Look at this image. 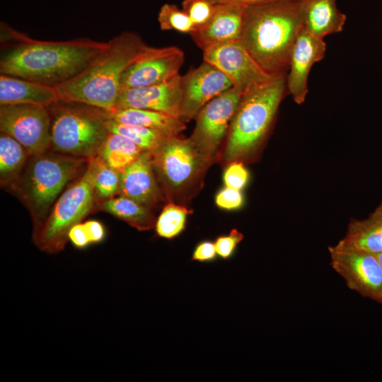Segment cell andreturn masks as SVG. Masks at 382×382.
Returning <instances> with one entry per match:
<instances>
[{
  "mask_svg": "<svg viewBox=\"0 0 382 382\" xmlns=\"http://www.w3.org/2000/svg\"><path fill=\"white\" fill-rule=\"evenodd\" d=\"M0 73L56 87L81 72L107 46L88 37L50 41L30 38L1 23Z\"/></svg>",
  "mask_w": 382,
  "mask_h": 382,
  "instance_id": "1",
  "label": "cell"
},
{
  "mask_svg": "<svg viewBox=\"0 0 382 382\" xmlns=\"http://www.w3.org/2000/svg\"><path fill=\"white\" fill-rule=\"evenodd\" d=\"M305 0H272L245 6L240 42L267 74L285 75L303 28Z\"/></svg>",
  "mask_w": 382,
  "mask_h": 382,
  "instance_id": "2",
  "label": "cell"
},
{
  "mask_svg": "<svg viewBox=\"0 0 382 382\" xmlns=\"http://www.w3.org/2000/svg\"><path fill=\"white\" fill-rule=\"evenodd\" d=\"M147 47L133 32L113 37L81 72L56 86L59 98L112 110L124 71Z\"/></svg>",
  "mask_w": 382,
  "mask_h": 382,
  "instance_id": "3",
  "label": "cell"
},
{
  "mask_svg": "<svg viewBox=\"0 0 382 382\" xmlns=\"http://www.w3.org/2000/svg\"><path fill=\"white\" fill-rule=\"evenodd\" d=\"M286 74L244 92L231 122L224 158H246L267 135L286 89Z\"/></svg>",
  "mask_w": 382,
  "mask_h": 382,
  "instance_id": "4",
  "label": "cell"
},
{
  "mask_svg": "<svg viewBox=\"0 0 382 382\" xmlns=\"http://www.w3.org/2000/svg\"><path fill=\"white\" fill-rule=\"evenodd\" d=\"M51 115L50 150L88 160L97 156L110 131V112L83 103L59 99Z\"/></svg>",
  "mask_w": 382,
  "mask_h": 382,
  "instance_id": "5",
  "label": "cell"
},
{
  "mask_svg": "<svg viewBox=\"0 0 382 382\" xmlns=\"http://www.w3.org/2000/svg\"><path fill=\"white\" fill-rule=\"evenodd\" d=\"M88 161L50 150L30 157L12 188L29 209L35 228L45 219L59 195Z\"/></svg>",
  "mask_w": 382,
  "mask_h": 382,
  "instance_id": "6",
  "label": "cell"
},
{
  "mask_svg": "<svg viewBox=\"0 0 382 382\" xmlns=\"http://www.w3.org/2000/svg\"><path fill=\"white\" fill-rule=\"evenodd\" d=\"M96 170V156L88 159L82 175L57 198L50 214L35 228L33 239L41 250L57 253L63 250L70 228L93 211Z\"/></svg>",
  "mask_w": 382,
  "mask_h": 382,
  "instance_id": "7",
  "label": "cell"
},
{
  "mask_svg": "<svg viewBox=\"0 0 382 382\" xmlns=\"http://www.w3.org/2000/svg\"><path fill=\"white\" fill-rule=\"evenodd\" d=\"M151 154L156 174L171 194L193 183L209 161L190 138L178 136L167 138Z\"/></svg>",
  "mask_w": 382,
  "mask_h": 382,
  "instance_id": "8",
  "label": "cell"
},
{
  "mask_svg": "<svg viewBox=\"0 0 382 382\" xmlns=\"http://www.w3.org/2000/svg\"><path fill=\"white\" fill-rule=\"evenodd\" d=\"M0 130L17 140L30 156L50 150L51 115L47 107L0 105Z\"/></svg>",
  "mask_w": 382,
  "mask_h": 382,
  "instance_id": "9",
  "label": "cell"
},
{
  "mask_svg": "<svg viewBox=\"0 0 382 382\" xmlns=\"http://www.w3.org/2000/svg\"><path fill=\"white\" fill-rule=\"evenodd\" d=\"M330 266L345 280L348 288L381 303L382 266L375 254L337 243L329 246Z\"/></svg>",
  "mask_w": 382,
  "mask_h": 382,
  "instance_id": "10",
  "label": "cell"
},
{
  "mask_svg": "<svg viewBox=\"0 0 382 382\" xmlns=\"http://www.w3.org/2000/svg\"><path fill=\"white\" fill-rule=\"evenodd\" d=\"M243 93L232 87L207 103L196 116L190 139L209 160L228 132Z\"/></svg>",
  "mask_w": 382,
  "mask_h": 382,
  "instance_id": "11",
  "label": "cell"
},
{
  "mask_svg": "<svg viewBox=\"0 0 382 382\" xmlns=\"http://www.w3.org/2000/svg\"><path fill=\"white\" fill-rule=\"evenodd\" d=\"M184 52L178 47H147L126 69L120 81V91L158 84L179 75Z\"/></svg>",
  "mask_w": 382,
  "mask_h": 382,
  "instance_id": "12",
  "label": "cell"
},
{
  "mask_svg": "<svg viewBox=\"0 0 382 382\" xmlns=\"http://www.w3.org/2000/svg\"><path fill=\"white\" fill-rule=\"evenodd\" d=\"M203 58L224 73L233 86L243 93L276 77L266 73L239 41L211 47L203 51Z\"/></svg>",
  "mask_w": 382,
  "mask_h": 382,
  "instance_id": "13",
  "label": "cell"
},
{
  "mask_svg": "<svg viewBox=\"0 0 382 382\" xmlns=\"http://www.w3.org/2000/svg\"><path fill=\"white\" fill-rule=\"evenodd\" d=\"M232 87L224 73L204 61L182 76L180 120L185 122L195 118L207 103Z\"/></svg>",
  "mask_w": 382,
  "mask_h": 382,
  "instance_id": "14",
  "label": "cell"
},
{
  "mask_svg": "<svg viewBox=\"0 0 382 382\" xmlns=\"http://www.w3.org/2000/svg\"><path fill=\"white\" fill-rule=\"evenodd\" d=\"M181 102L182 76L179 74L163 83L121 91L113 109H146L180 118Z\"/></svg>",
  "mask_w": 382,
  "mask_h": 382,
  "instance_id": "15",
  "label": "cell"
},
{
  "mask_svg": "<svg viewBox=\"0 0 382 382\" xmlns=\"http://www.w3.org/2000/svg\"><path fill=\"white\" fill-rule=\"evenodd\" d=\"M325 51L323 39L313 35L303 28L294 45L286 77V89L296 103L301 105L305 101L311 69L324 58Z\"/></svg>",
  "mask_w": 382,
  "mask_h": 382,
  "instance_id": "16",
  "label": "cell"
},
{
  "mask_svg": "<svg viewBox=\"0 0 382 382\" xmlns=\"http://www.w3.org/2000/svg\"><path fill=\"white\" fill-rule=\"evenodd\" d=\"M245 6L233 4H216L214 13L204 26L190 35L203 51L216 45L240 41Z\"/></svg>",
  "mask_w": 382,
  "mask_h": 382,
  "instance_id": "17",
  "label": "cell"
},
{
  "mask_svg": "<svg viewBox=\"0 0 382 382\" xmlns=\"http://www.w3.org/2000/svg\"><path fill=\"white\" fill-rule=\"evenodd\" d=\"M118 193L151 208L161 199L151 151H143L139 156L120 172Z\"/></svg>",
  "mask_w": 382,
  "mask_h": 382,
  "instance_id": "18",
  "label": "cell"
},
{
  "mask_svg": "<svg viewBox=\"0 0 382 382\" xmlns=\"http://www.w3.org/2000/svg\"><path fill=\"white\" fill-rule=\"evenodd\" d=\"M59 99L56 87L0 75V105L35 104L48 107Z\"/></svg>",
  "mask_w": 382,
  "mask_h": 382,
  "instance_id": "19",
  "label": "cell"
},
{
  "mask_svg": "<svg viewBox=\"0 0 382 382\" xmlns=\"http://www.w3.org/2000/svg\"><path fill=\"white\" fill-rule=\"evenodd\" d=\"M346 19L336 0H305L303 28L317 37L341 32Z\"/></svg>",
  "mask_w": 382,
  "mask_h": 382,
  "instance_id": "20",
  "label": "cell"
},
{
  "mask_svg": "<svg viewBox=\"0 0 382 382\" xmlns=\"http://www.w3.org/2000/svg\"><path fill=\"white\" fill-rule=\"evenodd\" d=\"M337 243L374 254L382 251V202L367 218L352 219Z\"/></svg>",
  "mask_w": 382,
  "mask_h": 382,
  "instance_id": "21",
  "label": "cell"
},
{
  "mask_svg": "<svg viewBox=\"0 0 382 382\" xmlns=\"http://www.w3.org/2000/svg\"><path fill=\"white\" fill-rule=\"evenodd\" d=\"M109 112L110 118L117 122L146 127L167 138L178 136L186 128L185 122L180 118L158 111L122 108Z\"/></svg>",
  "mask_w": 382,
  "mask_h": 382,
  "instance_id": "22",
  "label": "cell"
},
{
  "mask_svg": "<svg viewBox=\"0 0 382 382\" xmlns=\"http://www.w3.org/2000/svg\"><path fill=\"white\" fill-rule=\"evenodd\" d=\"M30 155L14 138L0 134V181L1 186L13 187L22 174Z\"/></svg>",
  "mask_w": 382,
  "mask_h": 382,
  "instance_id": "23",
  "label": "cell"
},
{
  "mask_svg": "<svg viewBox=\"0 0 382 382\" xmlns=\"http://www.w3.org/2000/svg\"><path fill=\"white\" fill-rule=\"evenodd\" d=\"M100 208L139 231H147L155 226L156 219L150 208L129 197L121 195L111 197L104 200Z\"/></svg>",
  "mask_w": 382,
  "mask_h": 382,
  "instance_id": "24",
  "label": "cell"
},
{
  "mask_svg": "<svg viewBox=\"0 0 382 382\" xmlns=\"http://www.w3.org/2000/svg\"><path fill=\"white\" fill-rule=\"evenodd\" d=\"M143 151L129 138L110 132L97 157L110 168L122 172L134 162Z\"/></svg>",
  "mask_w": 382,
  "mask_h": 382,
  "instance_id": "25",
  "label": "cell"
},
{
  "mask_svg": "<svg viewBox=\"0 0 382 382\" xmlns=\"http://www.w3.org/2000/svg\"><path fill=\"white\" fill-rule=\"evenodd\" d=\"M110 132L125 136L144 151H153L156 149L166 139L165 136L153 129L141 126L125 124L117 122L111 118L108 122Z\"/></svg>",
  "mask_w": 382,
  "mask_h": 382,
  "instance_id": "26",
  "label": "cell"
},
{
  "mask_svg": "<svg viewBox=\"0 0 382 382\" xmlns=\"http://www.w3.org/2000/svg\"><path fill=\"white\" fill-rule=\"evenodd\" d=\"M190 212L183 206L173 203L166 204L156 220V235L168 240L178 236L185 228Z\"/></svg>",
  "mask_w": 382,
  "mask_h": 382,
  "instance_id": "27",
  "label": "cell"
},
{
  "mask_svg": "<svg viewBox=\"0 0 382 382\" xmlns=\"http://www.w3.org/2000/svg\"><path fill=\"white\" fill-rule=\"evenodd\" d=\"M120 172L114 170L96 156V170L94 178V190L97 198L106 200L118 192Z\"/></svg>",
  "mask_w": 382,
  "mask_h": 382,
  "instance_id": "28",
  "label": "cell"
},
{
  "mask_svg": "<svg viewBox=\"0 0 382 382\" xmlns=\"http://www.w3.org/2000/svg\"><path fill=\"white\" fill-rule=\"evenodd\" d=\"M158 21L162 30H175L190 34L195 30L190 18L183 8H179L175 4H163L158 13Z\"/></svg>",
  "mask_w": 382,
  "mask_h": 382,
  "instance_id": "29",
  "label": "cell"
},
{
  "mask_svg": "<svg viewBox=\"0 0 382 382\" xmlns=\"http://www.w3.org/2000/svg\"><path fill=\"white\" fill-rule=\"evenodd\" d=\"M215 8L216 4L211 0H183L182 2V8L192 20L195 30L209 21Z\"/></svg>",
  "mask_w": 382,
  "mask_h": 382,
  "instance_id": "30",
  "label": "cell"
},
{
  "mask_svg": "<svg viewBox=\"0 0 382 382\" xmlns=\"http://www.w3.org/2000/svg\"><path fill=\"white\" fill-rule=\"evenodd\" d=\"M248 179V170L242 163L238 162V161H232L224 173V183L226 187L239 190L246 185Z\"/></svg>",
  "mask_w": 382,
  "mask_h": 382,
  "instance_id": "31",
  "label": "cell"
},
{
  "mask_svg": "<svg viewBox=\"0 0 382 382\" xmlns=\"http://www.w3.org/2000/svg\"><path fill=\"white\" fill-rule=\"evenodd\" d=\"M243 239V233L236 228L227 235L219 236L214 242L217 255L224 260L230 258Z\"/></svg>",
  "mask_w": 382,
  "mask_h": 382,
  "instance_id": "32",
  "label": "cell"
},
{
  "mask_svg": "<svg viewBox=\"0 0 382 382\" xmlns=\"http://www.w3.org/2000/svg\"><path fill=\"white\" fill-rule=\"evenodd\" d=\"M215 202L221 209L233 210L243 205V196L241 190L226 187L217 193Z\"/></svg>",
  "mask_w": 382,
  "mask_h": 382,
  "instance_id": "33",
  "label": "cell"
},
{
  "mask_svg": "<svg viewBox=\"0 0 382 382\" xmlns=\"http://www.w3.org/2000/svg\"><path fill=\"white\" fill-rule=\"evenodd\" d=\"M217 253L214 243L209 241H204L199 243L195 248L192 260L199 262H209L214 261Z\"/></svg>",
  "mask_w": 382,
  "mask_h": 382,
  "instance_id": "34",
  "label": "cell"
},
{
  "mask_svg": "<svg viewBox=\"0 0 382 382\" xmlns=\"http://www.w3.org/2000/svg\"><path fill=\"white\" fill-rule=\"evenodd\" d=\"M68 239L77 248H84L90 243V239L84 223H78L73 226L69 233Z\"/></svg>",
  "mask_w": 382,
  "mask_h": 382,
  "instance_id": "35",
  "label": "cell"
},
{
  "mask_svg": "<svg viewBox=\"0 0 382 382\" xmlns=\"http://www.w3.org/2000/svg\"><path fill=\"white\" fill-rule=\"evenodd\" d=\"M91 243L101 242L105 236L103 225L96 220H88L84 223Z\"/></svg>",
  "mask_w": 382,
  "mask_h": 382,
  "instance_id": "36",
  "label": "cell"
},
{
  "mask_svg": "<svg viewBox=\"0 0 382 382\" xmlns=\"http://www.w3.org/2000/svg\"><path fill=\"white\" fill-rule=\"evenodd\" d=\"M214 4H233L243 6L258 4L272 0H211Z\"/></svg>",
  "mask_w": 382,
  "mask_h": 382,
  "instance_id": "37",
  "label": "cell"
},
{
  "mask_svg": "<svg viewBox=\"0 0 382 382\" xmlns=\"http://www.w3.org/2000/svg\"><path fill=\"white\" fill-rule=\"evenodd\" d=\"M377 260H378L379 263L382 266V251L377 253L375 254Z\"/></svg>",
  "mask_w": 382,
  "mask_h": 382,
  "instance_id": "38",
  "label": "cell"
},
{
  "mask_svg": "<svg viewBox=\"0 0 382 382\" xmlns=\"http://www.w3.org/2000/svg\"><path fill=\"white\" fill-rule=\"evenodd\" d=\"M380 304H381V305H382V301H381V303H380Z\"/></svg>",
  "mask_w": 382,
  "mask_h": 382,
  "instance_id": "39",
  "label": "cell"
}]
</instances>
